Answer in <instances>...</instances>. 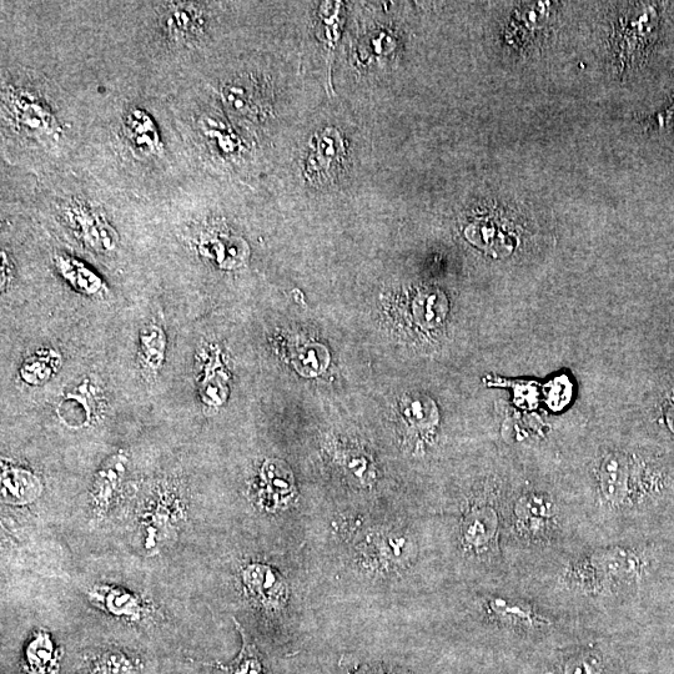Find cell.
Returning a JSON list of instances; mask_svg holds the SVG:
<instances>
[{
	"mask_svg": "<svg viewBox=\"0 0 674 674\" xmlns=\"http://www.w3.org/2000/svg\"><path fill=\"white\" fill-rule=\"evenodd\" d=\"M491 611L501 620H510L513 623H531L536 620L530 608L522 605H512L502 600L490 603Z\"/></svg>",
	"mask_w": 674,
	"mask_h": 674,
	"instance_id": "cell-23",
	"label": "cell"
},
{
	"mask_svg": "<svg viewBox=\"0 0 674 674\" xmlns=\"http://www.w3.org/2000/svg\"><path fill=\"white\" fill-rule=\"evenodd\" d=\"M93 385L85 380L83 384L67 392L58 404L57 414L63 424L69 427H83L89 424L97 409Z\"/></svg>",
	"mask_w": 674,
	"mask_h": 674,
	"instance_id": "cell-5",
	"label": "cell"
},
{
	"mask_svg": "<svg viewBox=\"0 0 674 674\" xmlns=\"http://www.w3.org/2000/svg\"><path fill=\"white\" fill-rule=\"evenodd\" d=\"M201 399L208 405H221L226 399L224 376L218 371L206 369L200 387Z\"/></svg>",
	"mask_w": 674,
	"mask_h": 674,
	"instance_id": "cell-20",
	"label": "cell"
},
{
	"mask_svg": "<svg viewBox=\"0 0 674 674\" xmlns=\"http://www.w3.org/2000/svg\"><path fill=\"white\" fill-rule=\"evenodd\" d=\"M198 248L201 255L213 261L220 268H238L248 258V246L243 240L218 233V231L203 234L199 240Z\"/></svg>",
	"mask_w": 674,
	"mask_h": 674,
	"instance_id": "cell-4",
	"label": "cell"
},
{
	"mask_svg": "<svg viewBox=\"0 0 674 674\" xmlns=\"http://www.w3.org/2000/svg\"><path fill=\"white\" fill-rule=\"evenodd\" d=\"M10 279V264L7 254L2 253V289L7 288Z\"/></svg>",
	"mask_w": 674,
	"mask_h": 674,
	"instance_id": "cell-24",
	"label": "cell"
},
{
	"mask_svg": "<svg viewBox=\"0 0 674 674\" xmlns=\"http://www.w3.org/2000/svg\"><path fill=\"white\" fill-rule=\"evenodd\" d=\"M64 218L83 243L99 253L117 249L119 236L107 219L87 205L73 203L64 211Z\"/></svg>",
	"mask_w": 674,
	"mask_h": 674,
	"instance_id": "cell-1",
	"label": "cell"
},
{
	"mask_svg": "<svg viewBox=\"0 0 674 674\" xmlns=\"http://www.w3.org/2000/svg\"><path fill=\"white\" fill-rule=\"evenodd\" d=\"M62 357L52 349L40 350L29 357L20 367V377L28 385H43L57 374Z\"/></svg>",
	"mask_w": 674,
	"mask_h": 674,
	"instance_id": "cell-15",
	"label": "cell"
},
{
	"mask_svg": "<svg viewBox=\"0 0 674 674\" xmlns=\"http://www.w3.org/2000/svg\"><path fill=\"white\" fill-rule=\"evenodd\" d=\"M125 132L130 142L144 153L157 152L160 137L154 120L143 110L133 108L125 115Z\"/></svg>",
	"mask_w": 674,
	"mask_h": 674,
	"instance_id": "cell-10",
	"label": "cell"
},
{
	"mask_svg": "<svg viewBox=\"0 0 674 674\" xmlns=\"http://www.w3.org/2000/svg\"><path fill=\"white\" fill-rule=\"evenodd\" d=\"M553 517L550 502L545 497L530 495L523 497L516 507V521L521 530L526 533H536L548 525Z\"/></svg>",
	"mask_w": 674,
	"mask_h": 674,
	"instance_id": "cell-12",
	"label": "cell"
},
{
	"mask_svg": "<svg viewBox=\"0 0 674 674\" xmlns=\"http://www.w3.org/2000/svg\"><path fill=\"white\" fill-rule=\"evenodd\" d=\"M42 490L38 477L19 467L3 466L2 491L4 499L13 504H27Z\"/></svg>",
	"mask_w": 674,
	"mask_h": 674,
	"instance_id": "cell-7",
	"label": "cell"
},
{
	"mask_svg": "<svg viewBox=\"0 0 674 674\" xmlns=\"http://www.w3.org/2000/svg\"><path fill=\"white\" fill-rule=\"evenodd\" d=\"M57 265L64 280H67L79 293L95 295L104 288L103 280L93 270H90L80 261L70 258V256H59Z\"/></svg>",
	"mask_w": 674,
	"mask_h": 674,
	"instance_id": "cell-14",
	"label": "cell"
},
{
	"mask_svg": "<svg viewBox=\"0 0 674 674\" xmlns=\"http://www.w3.org/2000/svg\"><path fill=\"white\" fill-rule=\"evenodd\" d=\"M29 671L32 674H54L58 656L52 641L44 633H38L27 650Z\"/></svg>",
	"mask_w": 674,
	"mask_h": 674,
	"instance_id": "cell-18",
	"label": "cell"
},
{
	"mask_svg": "<svg viewBox=\"0 0 674 674\" xmlns=\"http://www.w3.org/2000/svg\"><path fill=\"white\" fill-rule=\"evenodd\" d=\"M496 528L495 513L489 508H482V510L472 511L469 516L465 517L462 535H464L467 546L479 550L494 540Z\"/></svg>",
	"mask_w": 674,
	"mask_h": 674,
	"instance_id": "cell-13",
	"label": "cell"
},
{
	"mask_svg": "<svg viewBox=\"0 0 674 674\" xmlns=\"http://www.w3.org/2000/svg\"><path fill=\"white\" fill-rule=\"evenodd\" d=\"M18 119L32 130H48L50 128V117L47 110L42 105L30 102L27 98L19 99L17 102Z\"/></svg>",
	"mask_w": 674,
	"mask_h": 674,
	"instance_id": "cell-19",
	"label": "cell"
},
{
	"mask_svg": "<svg viewBox=\"0 0 674 674\" xmlns=\"http://www.w3.org/2000/svg\"><path fill=\"white\" fill-rule=\"evenodd\" d=\"M127 462V455L120 452V454L114 455L107 462V465H104L103 469L98 472L93 486V500L99 510H105L104 507H107L112 500L125 469H127Z\"/></svg>",
	"mask_w": 674,
	"mask_h": 674,
	"instance_id": "cell-11",
	"label": "cell"
},
{
	"mask_svg": "<svg viewBox=\"0 0 674 674\" xmlns=\"http://www.w3.org/2000/svg\"><path fill=\"white\" fill-rule=\"evenodd\" d=\"M134 663L120 653H107L94 662L92 674H133Z\"/></svg>",
	"mask_w": 674,
	"mask_h": 674,
	"instance_id": "cell-22",
	"label": "cell"
},
{
	"mask_svg": "<svg viewBox=\"0 0 674 674\" xmlns=\"http://www.w3.org/2000/svg\"><path fill=\"white\" fill-rule=\"evenodd\" d=\"M167 354V335L160 326L152 324L145 326L140 333V360L148 372H158L162 369Z\"/></svg>",
	"mask_w": 674,
	"mask_h": 674,
	"instance_id": "cell-16",
	"label": "cell"
},
{
	"mask_svg": "<svg viewBox=\"0 0 674 674\" xmlns=\"http://www.w3.org/2000/svg\"><path fill=\"white\" fill-rule=\"evenodd\" d=\"M261 501L268 508H278L288 504L294 494L293 475L288 467L279 461H269L261 471Z\"/></svg>",
	"mask_w": 674,
	"mask_h": 674,
	"instance_id": "cell-6",
	"label": "cell"
},
{
	"mask_svg": "<svg viewBox=\"0 0 674 674\" xmlns=\"http://www.w3.org/2000/svg\"><path fill=\"white\" fill-rule=\"evenodd\" d=\"M631 464L628 457L613 452L607 455L598 469V484H600L603 499L613 508H620L628 500L630 492Z\"/></svg>",
	"mask_w": 674,
	"mask_h": 674,
	"instance_id": "cell-3",
	"label": "cell"
},
{
	"mask_svg": "<svg viewBox=\"0 0 674 674\" xmlns=\"http://www.w3.org/2000/svg\"><path fill=\"white\" fill-rule=\"evenodd\" d=\"M357 674H390V673L381 670V668H365V670H362Z\"/></svg>",
	"mask_w": 674,
	"mask_h": 674,
	"instance_id": "cell-25",
	"label": "cell"
},
{
	"mask_svg": "<svg viewBox=\"0 0 674 674\" xmlns=\"http://www.w3.org/2000/svg\"><path fill=\"white\" fill-rule=\"evenodd\" d=\"M563 674H603L601 657L592 652L577 653L566 661Z\"/></svg>",
	"mask_w": 674,
	"mask_h": 674,
	"instance_id": "cell-21",
	"label": "cell"
},
{
	"mask_svg": "<svg viewBox=\"0 0 674 674\" xmlns=\"http://www.w3.org/2000/svg\"><path fill=\"white\" fill-rule=\"evenodd\" d=\"M235 626L238 627L241 637H243V647L239 656L229 665H221V663H204L206 666H213L225 672V674H266L263 658H261L258 647L250 640L248 633L239 625V622L234 621Z\"/></svg>",
	"mask_w": 674,
	"mask_h": 674,
	"instance_id": "cell-17",
	"label": "cell"
},
{
	"mask_svg": "<svg viewBox=\"0 0 674 674\" xmlns=\"http://www.w3.org/2000/svg\"><path fill=\"white\" fill-rule=\"evenodd\" d=\"M345 155L344 142L335 129H326L315 138L309 170L320 175L328 173Z\"/></svg>",
	"mask_w": 674,
	"mask_h": 674,
	"instance_id": "cell-8",
	"label": "cell"
},
{
	"mask_svg": "<svg viewBox=\"0 0 674 674\" xmlns=\"http://www.w3.org/2000/svg\"><path fill=\"white\" fill-rule=\"evenodd\" d=\"M165 25L171 38L175 40H193L203 27V17L201 12L195 7V4L181 3L174 4L168 10Z\"/></svg>",
	"mask_w": 674,
	"mask_h": 674,
	"instance_id": "cell-9",
	"label": "cell"
},
{
	"mask_svg": "<svg viewBox=\"0 0 674 674\" xmlns=\"http://www.w3.org/2000/svg\"><path fill=\"white\" fill-rule=\"evenodd\" d=\"M243 582L248 595L261 605L278 607L288 596L284 578L273 567L254 563L243 572Z\"/></svg>",
	"mask_w": 674,
	"mask_h": 674,
	"instance_id": "cell-2",
	"label": "cell"
}]
</instances>
